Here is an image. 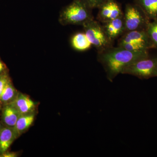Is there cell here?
<instances>
[{"mask_svg": "<svg viewBox=\"0 0 157 157\" xmlns=\"http://www.w3.org/2000/svg\"><path fill=\"white\" fill-rule=\"evenodd\" d=\"M71 44L74 49L79 51L87 50L92 45L85 33L75 34L71 40Z\"/></svg>", "mask_w": 157, "mask_h": 157, "instance_id": "5bb4252c", "label": "cell"}, {"mask_svg": "<svg viewBox=\"0 0 157 157\" xmlns=\"http://www.w3.org/2000/svg\"><path fill=\"white\" fill-rule=\"evenodd\" d=\"M7 73V67L0 59V75Z\"/></svg>", "mask_w": 157, "mask_h": 157, "instance_id": "ffe728a7", "label": "cell"}, {"mask_svg": "<svg viewBox=\"0 0 157 157\" xmlns=\"http://www.w3.org/2000/svg\"><path fill=\"white\" fill-rule=\"evenodd\" d=\"M15 107L21 114L33 113L35 104L28 96L18 93L15 99L10 104Z\"/></svg>", "mask_w": 157, "mask_h": 157, "instance_id": "9c48e42d", "label": "cell"}, {"mask_svg": "<svg viewBox=\"0 0 157 157\" xmlns=\"http://www.w3.org/2000/svg\"><path fill=\"white\" fill-rule=\"evenodd\" d=\"M150 20L157 19V0H135Z\"/></svg>", "mask_w": 157, "mask_h": 157, "instance_id": "7c38bea8", "label": "cell"}, {"mask_svg": "<svg viewBox=\"0 0 157 157\" xmlns=\"http://www.w3.org/2000/svg\"><path fill=\"white\" fill-rule=\"evenodd\" d=\"M10 79V78L7 73L0 75V98L6 84ZM1 102H0V107H1Z\"/></svg>", "mask_w": 157, "mask_h": 157, "instance_id": "d6986e66", "label": "cell"}, {"mask_svg": "<svg viewBox=\"0 0 157 157\" xmlns=\"http://www.w3.org/2000/svg\"><path fill=\"white\" fill-rule=\"evenodd\" d=\"M146 31L155 48H157V19L148 23Z\"/></svg>", "mask_w": 157, "mask_h": 157, "instance_id": "2e32d148", "label": "cell"}, {"mask_svg": "<svg viewBox=\"0 0 157 157\" xmlns=\"http://www.w3.org/2000/svg\"><path fill=\"white\" fill-rule=\"evenodd\" d=\"M127 42H133L140 44L148 49L155 48L154 45L150 39L146 30L125 32L120 39L118 45Z\"/></svg>", "mask_w": 157, "mask_h": 157, "instance_id": "8992f818", "label": "cell"}, {"mask_svg": "<svg viewBox=\"0 0 157 157\" xmlns=\"http://www.w3.org/2000/svg\"><path fill=\"white\" fill-rule=\"evenodd\" d=\"M34 118L35 116L33 113L21 114L15 126L13 128L17 137L31 126L33 122Z\"/></svg>", "mask_w": 157, "mask_h": 157, "instance_id": "4fadbf2b", "label": "cell"}, {"mask_svg": "<svg viewBox=\"0 0 157 157\" xmlns=\"http://www.w3.org/2000/svg\"><path fill=\"white\" fill-rule=\"evenodd\" d=\"M2 124H1V123H0V129L2 128Z\"/></svg>", "mask_w": 157, "mask_h": 157, "instance_id": "7402d4cb", "label": "cell"}, {"mask_svg": "<svg viewBox=\"0 0 157 157\" xmlns=\"http://www.w3.org/2000/svg\"><path fill=\"white\" fill-rule=\"evenodd\" d=\"M148 52H133L118 46L98 52V60L104 67L107 79L112 82L127 66L149 56Z\"/></svg>", "mask_w": 157, "mask_h": 157, "instance_id": "6da1fadb", "label": "cell"}, {"mask_svg": "<svg viewBox=\"0 0 157 157\" xmlns=\"http://www.w3.org/2000/svg\"><path fill=\"white\" fill-rule=\"evenodd\" d=\"M92 10L81 0H73L62 9L59 13V21L63 25H83L94 19Z\"/></svg>", "mask_w": 157, "mask_h": 157, "instance_id": "7a4b0ae2", "label": "cell"}, {"mask_svg": "<svg viewBox=\"0 0 157 157\" xmlns=\"http://www.w3.org/2000/svg\"><path fill=\"white\" fill-rule=\"evenodd\" d=\"M91 9H99L105 3L110 0H81Z\"/></svg>", "mask_w": 157, "mask_h": 157, "instance_id": "ac0fdd59", "label": "cell"}, {"mask_svg": "<svg viewBox=\"0 0 157 157\" xmlns=\"http://www.w3.org/2000/svg\"><path fill=\"white\" fill-rule=\"evenodd\" d=\"M121 74H129L140 79L157 77V56H149L137 60L125 68Z\"/></svg>", "mask_w": 157, "mask_h": 157, "instance_id": "3957f363", "label": "cell"}, {"mask_svg": "<svg viewBox=\"0 0 157 157\" xmlns=\"http://www.w3.org/2000/svg\"><path fill=\"white\" fill-rule=\"evenodd\" d=\"M17 137L13 128L7 127L0 129V154L7 151Z\"/></svg>", "mask_w": 157, "mask_h": 157, "instance_id": "30bf717a", "label": "cell"}, {"mask_svg": "<svg viewBox=\"0 0 157 157\" xmlns=\"http://www.w3.org/2000/svg\"><path fill=\"white\" fill-rule=\"evenodd\" d=\"M82 26L88 39L98 52L113 46L112 41L107 36L103 26L98 21L94 19L91 20Z\"/></svg>", "mask_w": 157, "mask_h": 157, "instance_id": "277c9868", "label": "cell"}, {"mask_svg": "<svg viewBox=\"0 0 157 157\" xmlns=\"http://www.w3.org/2000/svg\"><path fill=\"white\" fill-rule=\"evenodd\" d=\"M102 26L107 36L113 42L126 32L124 14L116 19L103 23Z\"/></svg>", "mask_w": 157, "mask_h": 157, "instance_id": "ba28073f", "label": "cell"}, {"mask_svg": "<svg viewBox=\"0 0 157 157\" xmlns=\"http://www.w3.org/2000/svg\"><path fill=\"white\" fill-rule=\"evenodd\" d=\"M99 9L98 19L103 23L116 19L124 14L120 6L115 0H110Z\"/></svg>", "mask_w": 157, "mask_h": 157, "instance_id": "52a82bcc", "label": "cell"}, {"mask_svg": "<svg viewBox=\"0 0 157 157\" xmlns=\"http://www.w3.org/2000/svg\"><path fill=\"white\" fill-rule=\"evenodd\" d=\"M17 155L16 153L14 152H5L4 153L1 154L0 157H15Z\"/></svg>", "mask_w": 157, "mask_h": 157, "instance_id": "44dd1931", "label": "cell"}, {"mask_svg": "<svg viewBox=\"0 0 157 157\" xmlns=\"http://www.w3.org/2000/svg\"><path fill=\"white\" fill-rule=\"evenodd\" d=\"M17 94L16 89L13 86L10 79L6 84L1 95L0 98L1 104H4L6 105L10 104L16 98Z\"/></svg>", "mask_w": 157, "mask_h": 157, "instance_id": "9a60e30c", "label": "cell"}, {"mask_svg": "<svg viewBox=\"0 0 157 157\" xmlns=\"http://www.w3.org/2000/svg\"><path fill=\"white\" fill-rule=\"evenodd\" d=\"M21 115L11 104H6L3 109L2 118L3 122L7 127L13 128Z\"/></svg>", "mask_w": 157, "mask_h": 157, "instance_id": "8fae6325", "label": "cell"}, {"mask_svg": "<svg viewBox=\"0 0 157 157\" xmlns=\"http://www.w3.org/2000/svg\"><path fill=\"white\" fill-rule=\"evenodd\" d=\"M118 46L125 49L133 52H148L149 49L145 46L137 43L133 42H127L119 44Z\"/></svg>", "mask_w": 157, "mask_h": 157, "instance_id": "e0dca14e", "label": "cell"}, {"mask_svg": "<svg viewBox=\"0 0 157 157\" xmlns=\"http://www.w3.org/2000/svg\"><path fill=\"white\" fill-rule=\"evenodd\" d=\"M126 32L146 30L150 20L137 4L126 5L124 13Z\"/></svg>", "mask_w": 157, "mask_h": 157, "instance_id": "5b68a950", "label": "cell"}]
</instances>
